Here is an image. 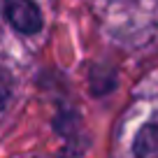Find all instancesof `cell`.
<instances>
[{"label": "cell", "instance_id": "obj_1", "mask_svg": "<svg viewBox=\"0 0 158 158\" xmlns=\"http://www.w3.org/2000/svg\"><path fill=\"white\" fill-rule=\"evenodd\" d=\"M2 14L7 23L23 37H33L44 28V14L35 0H2Z\"/></svg>", "mask_w": 158, "mask_h": 158}, {"label": "cell", "instance_id": "obj_2", "mask_svg": "<svg viewBox=\"0 0 158 158\" xmlns=\"http://www.w3.org/2000/svg\"><path fill=\"white\" fill-rule=\"evenodd\" d=\"M51 128H54V133L65 142L70 156L84 153L89 137L84 135L81 116H79V112L74 109V105H58L56 116H54V121H51Z\"/></svg>", "mask_w": 158, "mask_h": 158}, {"label": "cell", "instance_id": "obj_3", "mask_svg": "<svg viewBox=\"0 0 158 158\" xmlns=\"http://www.w3.org/2000/svg\"><path fill=\"white\" fill-rule=\"evenodd\" d=\"M133 158H158V114L144 121L135 133Z\"/></svg>", "mask_w": 158, "mask_h": 158}, {"label": "cell", "instance_id": "obj_4", "mask_svg": "<svg viewBox=\"0 0 158 158\" xmlns=\"http://www.w3.org/2000/svg\"><path fill=\"white\" fill-rule=\"evenodd\" d=\"M116 89V70L112 65H102L95 63L89 70V93L95 98H102V95L112 93Z\"/></svg>", "mask_w": 158, "mask_h": 158}, {"label": "cell", "instance_id": "obj_5", "mask_svg": "<svg viewBox=\"0 0 158 158\" xmlns=\"http://www.w3.org/2000/svg\"><path fill=\"white\" fill-rule=\"evenodd\" d=\"M12 95H14V77L10 74V70L0 65V114L7 109Z\"/></svg>", "mask_w": 158, "mask_h": 158}]
</instances>
